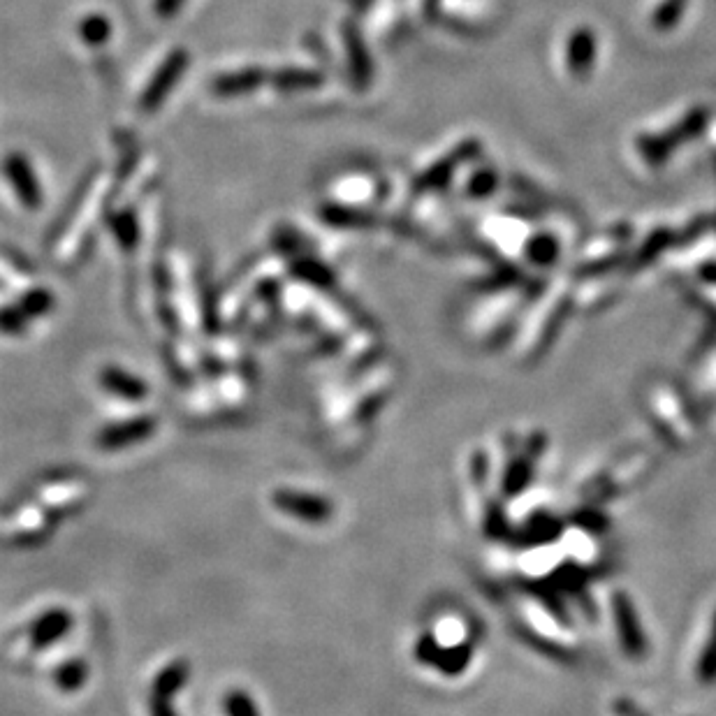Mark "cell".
Listing matches in <instances>:
<instances>
[{"instance_id": "cell-1", "label": "cell", "mask_w": 716, "mask_h": 716, "mask_svg": "<svg viewBox=\"0 0 716 716\" xmlns=\"http://www.w3.org/2000/svg\"><path fill=\"white\" fill-rule=\"evenodd\" d=\"M107 191V181L105 179H96V184L91 186V195L89 197H79L75 214H72L70 228L65 232V241L58 248L63 260H72L77 258L79 253L84 251V246L89 244V235L93 232V223L98 221L100 207H102V197H105Z\"/></svg>"}, {"instance_id": "cell-2", "label": "cell", "mask_w": 716, "mask_h": 716, "mask_svg": "<svg viewBox=\"0 0 716 716\" xmlns=\"http://www.w3.org/2000/svg\"><path fill=\"white\" fill-rule=\"evenodd\" d=\"M188 65V51L186 49H174L170 56L165 58L163 65L156 70V75L151 77V82L146 84V89L140 98V112L142 114H153L160 107L167 96H170L172 86L179 82V77L184 75Z\"/></svg>"}, {"instance_id": "cell-3", "label": "cell", "mask_w": 716, "mask_h": 716, "mask_svg": "<svg viewBox=\"0 0 716 716\" xmlns=\"http://www.w3.org/2000/svg\"><path fill=\"white\" fill-rule=\"evenodd\" d=\"M272 501L283 513L306 524H325L332 517V503L318 494L279 489V492H274Z\"/></svg>"}, {"instance_id": "cell-4", "label": "cell", "mask_w": 716, "mask_h": 716, "mask_svg": "<svg viewBox=\"0 0 716 716\" xmlns=\"http://www.w3.org/2000/svg\"><path fill=\"white\" fill-rule=\"evenodd\" d=\"M5 177L10 181L12 191L17 193L19 202L24 204L26 209H40L42 207V191L38 184V177L31 170V163L21 156V153H10L5 158Z\"/></svg>"}, {"instance_id": "cell-5", "label": "cell", "mask_w": 716, "mask_h": 716, "mask_svg": "<svg viewBox=\"0 0 716 716\" xmlns=\"http://www.w3.org/2000/svg\"><path fill=\"white\" fill-rule=\"evenodd\" d=\"M153 431H156V418H135L121 422V425L102 429L98 436V445L102 450H121L128 448V445L142 443Z\"/></svg>"}, {"instance_id": "cell-6", "label": "cell", "mask_w": 716, "mask_h": 716, "mask_svg": "<svg viewBox=\"0 0 716 716\" xmlns=\"http://www.w3.org/2000/svg\"><path fill=\"white\" fill-rule=\"evenodd\" d=\"M262 82H265V72H262L260 68H248V70L230 72V75H221L218 79H214L211 91H214L216 96L235 98V96H244V93L255 91Z\"/></svg>"}, {"instance_id": "cell-7", "label": "cell", "mask_w": 716, "mask_h": 716, "mask_svg": "<svg viewBox=\"0 0 716 716\" xmlns=\"http://www.w3.org/2000/svg\"><path fill=\"white\" fill-rule=\"evenodd\" d=\"M70 624H72L70 615L63 610H51L47 615H42L31 628L33 647L42 649L54 645V642L61 640L63 635L70 631Z\"/></svg>"}, {"instance_id": "cell-8", "label": "cell", "mask_w": 716, "mask_h": 716, "mask_svg": "<svg viewBox=\"0 0 716 716\" xmlns=\"http://www.w3.org/2000/svg\"><path fill=\"white\" fill-rule=\"evenodd\" d=\"M100 383L105 390L116 394V397L130 399V401H140L146 397V385L140 381V378L128 374V371L123 369H114V367L105 369L100 376Z\"/></svg>"}, {"instance_id": "cell-9", "label": "cell", "mask_w": 716, "mask_h": 716, "mask_svg": "<svg viewBox=\"0 0 716 716\" xmlns=\"http://www.w3.org/2000/svg\"><path fill=\"white\" fill-rule=\"evenodd\" d=\"M188 675H191V668H188V661H174L170 666L158 672V677L153 679V691L151 696L170 700L174 693H179L188 684Z\"/></svg>"}, {"instance_id": "cell-10", "label": "cell", "mask_w": 716, "mask_h": 716, "mask_svg": "<svg viewBox=\"0 0 716 716\" xmlns=\"http://www.w3.org/2000/svg\"><path fill=\"white\" fill-rule=\"evenodd\" d=\"M323 84V75L316 70H302V68H288L274 75V86L279 91H309Z\"/></svg>"}, {"instance_id": "cell-11", "label": "cell", "mask_w": 716, "mask_h": 716, "mask_svg": "<svg viewBox=\"0 0 716 716\" xmlns=\"http://www.w3.org/2000/svg\"><path fill=\"white\" fill-rule=\"evenodd\" d=\"M86 675H89V668H86V663L82 659L68 661L65 666L56 670V684H58V689H63L68 693L79 691L86 682Z\"/></svg>"}, {"instance_id": "cell-12", "label": "cell", "mask_w": 716, "mask_h": 716, "mask_svg": "<svg viewBox=\"0 0 716 716\" xmlns=\"http://www.w3.org/2000/svg\"><path fill=\"white\" fill-rule=\"evenodd\" d=\"M79 33H82V40L86 42V45L100 47V45H105V42L109 40V35H112V24H109L102 14H91V17H86L82 21Z\"/></svg>"}, {"instance_id": "cell-13", "label": "cell", "mask_w": 716, "mask_h": 716, "mask_svg": "<svg viewBox=\"0 0 716 716\" xmlns=\"http://www.w3.org/2000/svg\"><path fill=\"white\" fill-rule=\"evenodd\" d=\"M292 272L297 274V279H302L306 283H313V286H330L332 283V274L330 269L325 265H320L318 260L311 258H299L292 265Z\"/></svg>"}, {"instance_id": "cell-14", "label": "cell", "mask_w": 716, "mask_h": 716, "mask_svg": "<svg viewBox=\"0 0 716 716\" xmlns=\"http://www.w3.org/2000/svg\"><path fill=\"white\" fill-rule=\"evenodd\" d=\"M346 45H348V61H350V68H353V77L357 79V84H362L369 75V58L364 54L362 42L357 38L355 31H346Z\"/></svg>"}, {"instance_id": "cell-15", "label": "cell", "mask_w": 716, "mask_h": 716, "mask_svg": "<svg viewBox=\"0 0 716 716\" xmlns=\"http://www.w3.org/2000/svg\"><path fill=\"white\" fill-rule=\"evenodd\" d=\"M112 225H114L116 239H119V244L123 248H133L137 244L140 230H137V221H135V216L130 214V211H123V214L116 216Z\"/></svg>"}, {"instance_id": "cell-16", "label": "cell", "mask_w": 716, "mask_h": 716, "mask_svg": "<svg viewBox=\"0 0 716 716\" xmlns=\"http://www.w3.org/2000/svg\"><path fill=\"white\" fill-rule=\"evenodd\" d=\"M225 714L228 716H260V710L246 691H230L228 696H225Z\"/></svg>"}, {"instance_id": "cell-17", "label": "cell", "mask_w": 716, "mask_h": 716, "mask_svg": "<svg viewBox=\"0 0 716 716\" xmlns=\"http://www.w3.org/2000/svg\"><path fill=\"white\" fill-rule=\"evenodd\" d=\"M51 304H54V299H51L47 290H33L21 299L19 309L26 313V318H33V316H45V313L51 309Z\"/></svg>"}, {"instance_id": "cell-18", "label": "cell", "mask_w": 716, "mask_h": 716, "mask_svg": "<svg viewBox=\"0 0 716 716\" xmlns=\"http://www.w3.org/2000/svg\"><path fill=\"white\" fill-rule=\"evenodd\" d=\"M26 313L21 309H3L0 311V330L7 334H17L24 330Z\"/></svg>"}, {"instance_id": "cell-19", "label": "cell", "mask_w": 716, "mask_h": 716, "mask_svg": "<svg viewBox=\"0 0 716 716\" xmlns=\"http://www.w3.org/2000/svg\"><path fill=\"white\" fill-rule=\"evenodd\" d=\"M149 710H151V716H177V712L170 707V700L158 698V696H151Z\"/></svg>"}, {"instance_id": "cell-20", "label": "cell", "mask_w": 716, "mask_h": 716, "mask_svg": "<svg viewBox=\"0 0 716 716\" xmlns=\"http://www.w3.org/2000/svg\"><path fill=\"white\" fill-rule=\"evenodd\" d=\"M184 3V0H156V12L158 17H172L174 12L179 10V5Z\"/></svg>"}]
</instances>
